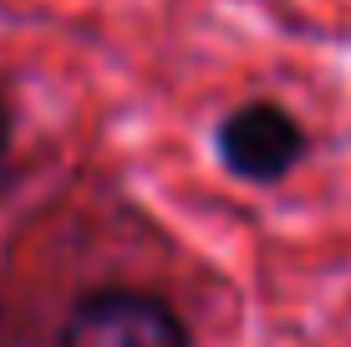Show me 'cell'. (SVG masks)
I'll use <instances>...</instances> for the list:
<instances>
[{"instance_id": "obj_1", "label": "cell", "mask_w": 351, "mask_h": 347, "mask_svg": "<svg viewBox=\"0 0 351 347\" xmlns=\"http://www.w3.org/2000/svg\"><path fill=\"white\" fill-rule=\"evenodd\" d=\"M62 347H193L184 317L143 291H97L71 306Z\"/></svg>"}, {"instance_id": "obj_2", "label": "cell", "mask_w": 351, "mask_h": 347, "mask_svg": "<svg viewBox=\"0 0 351 347\" xmlns=\"http://www.w3.org/2000/svg\"><path fill=\"white\" fill-rule=\"evenodd\" d=\"M214 153L245 184H275L306 159V128L280 102H245L214 128Z\"/></svg>"}, {"instance_id": "obj_3", "label": "cell", "mask_w": 351, "mask_h": 347, "mask_svg": "<svg viewBox=\"0 0 351 347\" xmlns=\"http://www.w3.org/2000/svg\"><path fill=\"white\" fill-rule=\"evenodd\" d=\"M10 138H16V107H10V92L0 87V159L10 153Z\"/></svg>"}]
</instances>
